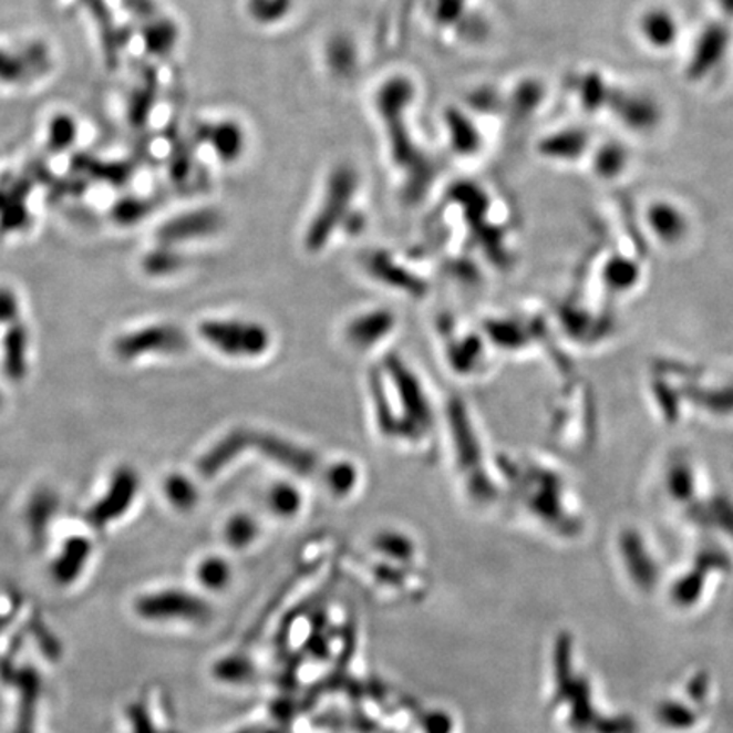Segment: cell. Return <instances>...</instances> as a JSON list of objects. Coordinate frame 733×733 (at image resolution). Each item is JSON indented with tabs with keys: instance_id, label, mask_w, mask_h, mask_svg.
I'll use <instances>...</instances> for the list:
<instances>
[{
	"instance_id": "obj_1",
	"label": "cell",
	"mask_w": 733,
	"mask_h": 733,
	"mask_svg": "<svg viewBox=\"0 0 733 733\" xmlns=\"http://www.w3.org/2000/svg\"><path fill=\"white\" fill-rule=\"evenodd\" d=\"M411 101H413V87H411L410 81L394 76L388 81L384 87L379 89L378 95H375V107H378L379 116H382L385 123L392 162L401 171L413 175L411 184L420 186L422 193H425L423 187L430 182V164L425 153L414 143L410 126L404 123V114H406V107H410Z\"/></svg>"
},
{
	"instance_id": "obj_2",
	"label": "cell",
	"mask_w": 733,
	"mask_h": 733,
	"mask_svg": "<svg viewBox=\"0 0 733 733\" xmlns=\"http://www.w3.org/2000/svg\"><path fill=\"white\" fill-rule=\"evenodd\" d=\"M199 337L207 345L237 362H260L273 349V333L266 323L248 318H211L200 321Z\"/></svg>"
},
{
	"instance_id": "obj_3",
	"label": "cell",
	"mask_w": 733,
	"mask_h": 733,
	"mask_svg": "<svg viewBox=\"0 0 733 733\" xmlns=\"http://www.w3.org/2000/svg\"><path fill=\"white\" fill-rule=\"evenodd\" d=\"M333 180L330 184V193L324 194L321 200L320 209L314 213V216L309 223L308 231H306L304 247L311 254L324 250L333 238L334 228L338 223L340 226L345 221L347 209H349V200L352 199V190L357 187V175L352 172L338 171L337 174L331 175Z\"/></svg>"
},
{
	"instance_id": "obj_4",
	"label": "cell",
	"mask_w": 733,
	"mask_h": 733,
	"mask_svg": "<svg viewBox=\"0 0 733 733\" xmlns=\"http://www.w3.org/2000/svg\"><path fill=\"white\" fill-rule=\"evenodd\" d=\"M189 342L180 328L175 324H153L142 330L130 331L117 338L114 343V352L121 360L140 359V357L153 355H177L186 352Z\"/></svg>"
},
{
	"instance_id": "obj_5",
	"label": "cell",
	"mask_w": 733,
	"mask_h": 733,
	"mask_svg": "<svg viewBox=\"0 0 733 733\" xmlns=\"http://www.w3.org/2000/svg\"><path fill=\"white\" fill-rule=\"evenodd\" d=\"M138 473L130 465H123L111 477L106 494L99 499L97 505L92 506L89 519L99 527L114 522L131 508L135 497L138 496Z\"/></svg>"
},
{
	"instance_id": "obj_6",
	"label": "cell",
	"mask_w": 733,
	"mask_h": 733,
	"mask_svg": "<svg viewBox=\"0 0 733 733\" xmlns=\"http://www.w3.org/2000/svg\"><path fill=\"white\" fill-rule=\"evenodd\" d=\"M221 228V216L211 209H199V211L186 213L175 216L171 221L161 226L156 237L162 245L175 247L182 241L197 240V238L211 237Z\"/></svg>"
},
{
	"instance_id": "obj_7",
	"label": "cell",
	"mask_w": 733,
	"mask_h": 733,
	"mask_svg": "<svg viewBox=\"0 0 733 733\" xmlns=\"http://www.w3.org/2000/svg\"><path fill=\"white\" fill-rule=\"evenodd\" d=\"M394 328H396V320L391 311L372 309V311L350 318L345 328L347 343L352 349H374L384 342V338H388Z\"/></svg>"
},
{
	"instance_id": "obj_8",
	"label": "cell",
	"mask_w": 733,
	"mask_h": 733,
	"mask_svg": "<svg viewBox=\"0 0 733 733\" xmlns=\"http://www.w3.org/2000/svg\"><path fill=\"white\" fill-rule=\"evenodd\" d=\"M47 55L41 44H31L22 51L0 47V84L9 87L25 84L34 70L40 72L48 65Z\"/></svg>"
},
{
	"instance_id": "obj_9",
	"label": "cell",
	"mask_w": 733,
	"mask_h": 733,
	"mask_svg": "<svg viewBox=\"0 0 733 733\" xmlns=\"http://www.w3.org/2000/svg\"><path fill=\"white\" fill-rule=\"evenodd\" d=\"M199 138L211 146L223 164L237 162L245 152L244 130L233 121H216L199 131Z\"/></svg>"
},
{
	"instance_id": "obj_10",
	"label": "cell",
	"mask_w": 733,
	"mask_h": 733,
	"mask_svg": "<svg viewBox=\"0 0 733 733\" xmlns=\"http://www.w3.org/2000/svg\"><path fill=\"white\" fill-rule=\"evenodd\" d=\"M2 365L11 381L21 382L28 372V352H30V331L21 321L9 324L2 345Z\"/></svg>"
},
{
	"instance_id": "obj_11",
	"label": "cell",
	"mask_w": 733,
	"mask_h": 733,
	"mask_svg": "<svg viewBox=\"0 0 733 733\" xmlns=\"http://www.w3.org/2000/svg\"><path fill=\"white\" fill-rule=\"evenodd\" d=\"M266 506L276 518H295L302 508V494L295 484L276 483L267 489Z\"/></svg>"
},
{
	"instance_id": "obj_12",
	"label": "cell",
	"mask_w": 733,
	"mask_h": 733,
	"mask_svg": "<svg viewBox=\"0 0 733 733\" xmlns=\"http://www.w3.org/2000/svg\"><path fill=\"white\" fill-rule=\"evenodd\" d=\"M448 133H451L454 152L458 155H474L479 148V133L473 121H468L464 114H451L447 117Z\"/></svg>"
},
{
	"instance_id": "obj_13",
	"label": "cell",
	"mask_w": 733,
	"mask_h": 733,
	"mask_svg": "<svg viewBox=\"0 0 733 733\" xmlns=\"http://www.w3.org/2000/svg\"><path fill=\"white\" fill-rule=\"evenodd\" d=\"M165 494H167L168 502L177 509L194 508L197 497H199L197 487L184 474H172L165 479Z\"/></svg>"
},
{
	"instance_id": "obj_14",
	"label": "cell",
	"mask_w": 733,
	"mask_h": 733,
	"mask_svg": "<svg viewBox=\"0 0 733 733\" xmlns=\"http://www.w3.org/2000/svg\"><path fill=\"white\" fill-rule=\"evenodd\" d=\"M642 31L649 43L668 47L672 41V37H674L675 28L668 12L653 11L649 12L643 19Z\"/></svg>"
},
{
	"instance_id": "obj_15",
	"label": "cell",
	"mask_w": 733,
	"mask_h": 733,
	"mask_svg": "<svg viewBox=\"0 0 733 733\" xmlns=\"http://www.w3.org/2000/svg\"><path fill=\"white\" fill-rule=\"evenodd\" d=\"M182 266H184V257L167 245H162L158 250H153L143 260V269L149 276H168V273L180 270Z\"/></svg>"
},
{
	"instance_id": "obj_16",
	"label": "cell",
	"mask_w": 733,
	"mask_h": 733,
	"mask_svg": "<svg viewBox=\"0 0 733 733\" xmlns=\"http://www.w3.org/2000/svg\"><path fill=\"white\" fill-rule=\"evenodd\" d=\"M76 140V123L69 114H56L48 126V143L55 152L70 148Z\"/></svg>"
},
{
	"instance_id": "obj_17",
	"label": "cell",
	"mask_w": 733,
	"mask_h": 733,
	"mask_svg": "<svg viewBox=\"0 0 733 733\" xmlns=\"http://www.w3.org/2000/svg\"><path fill=\"white\" fill-rule=\"evenodd\" d=\"M357 476H359V473H357L355 465L347 461H340L331 465L330 471L324 473L323 477L331 493L337 494V496H345V494L352 493L353 487H355Z\"/></svg>"
},
{
	"instance_id": "obj_18",
	"label": "cell",
	"mask_w": 733,
	"mask_h": 733,
	"mask_svg": "<svg viewBox=\"0 0 733 733\" xmlns=\"http://www.w3.org/2000/svg\"><path fill=\"white\" fill-rule=\"evenodd\" d=\"M255 535H257V530H255L254 519L250 516H235L226 525V538H228L229 545L245 547L254 540Z\"/></svg>"
},
{
	"instance_id": "obj_19",
	"label": "cell",
	"mask_w": 733,
	"mask_h": 733,
	"mask_svg": "<svg viewBox=\"0 0 733 733\" xmlns=\"http://www.w3.org/2000/svg\"><path fill=\"white\" fill-rule=\"evenodd\" d=\"M148 211V203L140 199H124L114 207L113 216L120 225H135Z\"/></svg>"
},
{
	"instance_id": "obj_20",
	"label": "cell",
	"mask_w": 733,
	"mask_h": 733,
	"mask_svg": "<svg viewBox=\"0 0 733 733\" xmlns=\"http://www.w3.org/2000/svg\"><path fill=\"white\" fill-rule=\"evenodd\" d=\"M21 302L9 287H0V324H12L19 321Z\"/></svg>"
},
{
	"instance_id": "obj_21",
	"label": "cell",
	"mask_w": 733,
	"mask_h": 733,
	"mask_svg": "<svg viewBox=\"0 0 733 733\" xmlns=\"http://www.w3.org/2000/svg\"><path fill=\"white\" fill-rule=\"evenodd\" d=\"M200 579H203L204 585L213 586V588H218L223 582L228 578V570H226L225 562L219 559L206 560L200 566Z\"/></svg>"
},
{
	"instance_id": "obj_22",
	"label": "cell",
	"mask_w": 733,
	"mask_h": 733,
	"mask_svg": "<svg viewBox=\"0 0 733 733\" xmlns=\"http://www.w3.org/2000/svg\"><path fill=\"white\" fill-rule=\"evenodd\" d=\"M0 407H2V394H0Z\"/></svg>"
}]
</instances>
